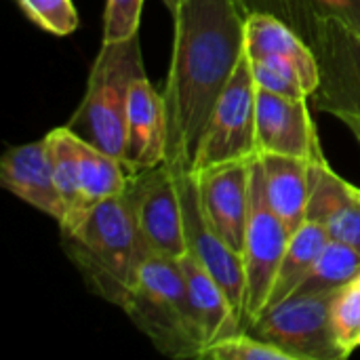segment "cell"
<instances>
[{"label": "cell", "instance_id": "obj_1", "mask_svg": "<svg viewBox=\"0 0 360 360\" xmlns=\"http://www.w3.org/2000/svg\"><path fill=\"white\" fill-rule=\"evenodd\" d=\"M247 8L240 0H179L173 11V55L162 89L167 160L190 173L209 114L245 53Z\"/></svg>", "mask_w": 360, "mask_h": 360}, {"label": "cell", "instance_id": "obj_2", "mask_svg": "<svg viewBox=\"0 0 360 360\" xmlns=\"http://www.w3.org/2000/svg\"><path fill=\"white\" fill-rule=\"evenodd\" d=\"M61 230V245L97 297L124 306L143 259L129 188L91 207Z\"/></svg>", "mask_w": 360, "mask_h": 360}, {"label": "cell", "instance_id": "obj_3", "mask_svg": "<svg viewBox=\"0 0 360 360\" xmlns=\"http://www.w3.org/2000/svg\"><path fill=\"white\" fill-rule=\"evenodd\" d=\"M120 310L165 356L200 359L205 333L177 259L146 255Z\"/></svg>", "mask_w": 360, "mask_h": 360}, {"label": "cell", "instance_id": "obj_4", "mask_svg": "<svg viewBox=\"0 0 360 360\" xmlns=\"http://www.w3.org/2000/svg\"><path fill=\"white\" fill-rule=\"evenodd\" d=\"M143 74L139 34L120 42H101L84 95L65 127L99 150L122 158L129 97L133 82Z\"/></svg>", "mask_w": 360, "mask_h": 360}, {"label": "cell", "instance_id": "obj_5", "mask_svg": "<svg viewBox=\"0 0 360 360\" xmlns=\"http://www.w3.org/2000/svg\"><path fill=\"white\" fill-rule=\"evenodd\" d=\"M255 110L257 84L253 80L251 59L243 53L234 74L209 114L190 173L255 158Z\"/></svg>", "mask_w": 360, "mask_h": 360}, {"label": "cell", "instance_id": "obj_6", "mask_svg": "<svg viewBox=\"0 0 360 360\" xmlns=\"http://www.w3.org/2000/svg\"><path fill=\"white\" fill-rule=\"evenodd\" d=\"M338 291L293 295L266 310L247 331L278 346L291 360H344L333 325L331 304Z\"/></svg>", "mask_w": 360, "mask_h": 360}, {"label": "cell", "instance_id": "obj_7", "mask_svg": "<svg viewBox=\"0 0 360 360\" xmlns=\"http://www.w3.org/2000/svg\"><path fill=\"white\" fill-rule=\"evenodd\" d=\"M316 65L319 86L314 105L335 118L360 114V34L342 19L314 11L308 38Z\"/></svg>", "mask_w": 360, "mask_h": 360}, {"label": "cell", "instance_id": "obj_8", "mask_svg": "<svg viewBox=\"0 0 360 360\" xmlns=\"http://www.w3.org/2000/svg\"><path fill=\"white\" fill-rule=\"evenodd\" d=\"M289 238H291L289 228L270 209L264 196L259 165L255 156L251 165V209H249V221H247L245 245H243V264H245L243 331H247L264 314Z\"/></svg>", "mask_w": 360, "mask_h": 360}, {"label": "cell", "instance_id": "obj_9", "mask_svg": "<svg viewBox=\"0 0 360 360\" xmlns=\"http://www.w3.org/2000/svg\"><path fill=\"white\" fill-rule=\"evenodd\" d=\"M129 196L133 205L141 253L179 259L188 253L177 175L160 165L131 177Z\"/></svg>", "mask_w": 360, "mask_h": 360}, {"label": "cell", "instance_id": "obj_10", "mask_svg": "<svg viewBox=\"0 0 360 360\" xmlns=\"http://www.w3.org/2000/svg\"><path fill=\"white\" fill-rule=\"evenodd\" d=\"M177 184H179L188 253L194 259H198L215 276V281L224 287V291L228 293V297L232 300L234 308L240 314V327H243V308H245L243 255L236 249H232L205 217L194 173L177 175Z\"/></svg>", "mask_w": 360, "mask_h": 360}, {"label": "cell", "instance_id": "obj_11", "mask_svg": "<svg viewBox=\"0 0 360 360\" xmlns=\"http://www.w3.org/2000/svg\"><path fill=\"white\" fill-rule=\"evenodd\" d=\"M308 97H285L257 89L255 146L259 154H285L310 162H325Z\"/></svg>", "mask_w": 360, "mask_h": 360}, {"label": "cell", "instance_id": "obj_12", "mask_svg": "<svg viewBox=\"0 0 360 360\" xmlns=\"http://www.w3.org/2000/svg\"><path fill=\"white\" fill-rule=\"evenodd\" d=\"M251 165L253 158L194 173L205 217L240 255L251 209Z\"/></svg>", "mask_w": 360, "mask_h": 360}, {"label": "cell", "instance_id": "obj_13", "mask_svg": "<svg viewBox=\"0 0 360 360\" xmlns=\"http://www.w3.org/2000/svg\"><path fill=\"white\" fill-rule=\"evenodd\" d=\"M245 53L251 61H264L295 76L310 97L319 86V65L310 42L274 13L255 11L247 15Z\"/></svg>", "mask_w": 360, "mask_h": 360}, {"label": "cell", "instance_id": "obj_14", "mask_svg": "<svg viewBox=\"0 0 360 360\" xmlns=\"http://www.w3.org/2000/svg\"><path fill=\"white\" fill-rule=\"evenodd\" d=\"M167 108L162 91H156L148 76H139L133 82L129 110L122 162L131 175L156 169L167 160Z\"/></svg>", "mask_w": 360, "mask_h": 360}, {"label": "cell", "instance_id": "obj_15", "mask_svg": "<svg viewBox=\"0 0 360 360\" xmlns=\"http://www.w3.org/2000/svg\"><path fill=\"white\" fill-rule=\"evenodd\" d=\"M0 184L13 196L49 215L57 224L65 219V205L55 184L46 135L4 152L0 158Z\"/></svg>", "mask_w": 360, "mask_h": 360}, {"label": "cell", "instance_id": "obj_16", "mask_svg": "<svg viewBox=\"0 0 360 360\" xmlns=\"http://www.w3.org/2000/svg\"><path fill=\"white\" fill-rule=\"evenodd\" d=\"M257 165L264 196L270 209L293 234L306 221L314 186V171L319 162L285 154H259Z\"/></svg>", "mask_w": 360, "mask_h": 360}, {"label": "cell", "instance_id": "obj_17", "mask_svg": "<svg viewBox=\"0 0 360 360\" xmlns=\"http://www.w3.org/2000/svg\"><path fill=\"white\" fill-rule=\"evenodd\" d=\"M306 219L321 224L331 240L360 253V188L340 177L329 162H319Z\"/></svg>", "mask_w": 360, "mask_h": 360}, {"label": "cell", "instance_id": "obj_18", "mask_svg": "<svg viewBox=\"0 0 360 360\" xmlns=\"http://www.w3.org/2000/svg\"><path fill=\"white\" fill-rule=\"evenodd\" d=\"M177 262H179L192 306L196 310L198 323L205 333V348L217 340L240 333L243 331L240 314L234 308L228 293L224 291V287L215 281V276L190 253L181 255Z\"/></svg>", "mask_w": 360, "mask_h": 360}, {"label": "cell", "instance_id": "obj_19", "mask_svg": "<svg viewBox=\"0 0 360 360\" xmlns=\"http://www.w3.org/2000/svg\"><path fill=\"white\" fill-rule=\"evenodd\" d=\"M74 152H76L78 207H76V213L59 228L70 226L97 202L122 194L129 188L131 177H133L120 158L99 150L97 146L84 141L76 133H74Z\"/></svg>", "mask_w": 360, "mask_h": 360}, {"label": "cell", "instance_id": "obj_20", "mask_svg": "<svg viewBox=\"0 0 360 360\" xmlns=\"http://www.w3.org/2000/svg\"><path fill=\"white\" fill-rule=\"evenodd\" d=\"M329 240L331 238H329L327 230L321 224L310 221V219H306L291 234L287 251H285L281 268H278V274H276V281H274V287L270 291L266 310H270V308L278 306L281 302L289 300L291 295H295V291L302 287V283L310 274L314 262L319 259V255L323 253V249L327 247Z\"/></svg>", "mask_w": 360, "mask_h": 360}, {"label": "cell", "instance_id": "obj_21", "mask_svg": "<svg viewBox=\"0 0 360 360\" xmlns=\"http://www.w3.org/2000/svg\"><path fill=\"white\" fill-rule=\"evenodd\" d=\"M360 278V253L356 249L340 243L329 240L319 259L314 262L310 274L295 291V295L308 293H325V291H340L350 283ZM293 297V295H291Z\"/></svg>", "mask_w": 360, "mask_h": 360}, {"label": "cell", "instance_id": "obj_22", "mask_svg": "<svg viewBox=\"0 0 360 360\" xmlns=\"http://www.w3.org/2000/svg\"><path fill=\"white\" fill-rule=\"evenodd\" d=\"M202 360H291V356L278 346L249 333L240 331L230 338L209 344L202 352Z\"/></svg>", "mask_w": 360, "mask_h": 360}, {"label": "cell", "instance_id": "obj_23", "mask_svg": "<svg viewBox=\"0 0 360 360\" xmlns=\"http://www.w3.org/2000/svg\"><path fill=\"white\" fill-rule=\"evenodd\" d=\"M331 325H333V335L346 356H350L354 350H359L360 278L335 293L333 304H331Z\"/></svg>", "mask_w": 360, "mask_h": 360}, {"label": "cell", "instance_id": "obj_24", "mask_svg": "<svg viewBox=\"0 0 360 360\" xmlns=\"http://www.w3.org/2000/svg\"><path fill=\"white\" fill-rule=\"evenodd\" d=\"M25 17L53 36H70L78 27L74 0H15Z\"/></svg>", "mask_w": 360, "mask_h": 360}, {"label": "cell", "instance_id": "obj_25", "mask_svg": "<svg viewBox=\"0 0 360 360\" xmlns=\"http://www.w3.org/2000/svg\"><path fill=\"white\" fill-rule=\"evenodd\" d=\"M143 0H105L101 42H120L139 34Z\"/></svg>", "mask_w": 360, "mask_h": 360}, {"label": "cell", "instance_id": "obj_26", "mask_svg": "<svg viewBox=\"0 0 360 360\" xmlns=\"http://www.w3.org/2000/svg\"><path fill=\"white\" fill-rule=\"evenodd\" d=\"M251 70H253V80H255L257 89H262V91H268L274 95H285V97H310L308 91L302 86V82L295 76H291L270 63L251 61Z\"/></svg>", "mask_w": 360, "mask_h": 360}, {"label": "cell", "instance_id": "obj_27", "mask_svg": "<svg viewBox=\"0 0 360 360\" xmlns=\"http://www.w3.org/2000/svg\"><path fill=\"white\" fill-rule=\"evenodd\" d=\"M312 11L329 13L360 34V0H308Z\"/></svg>", "mask_w": 360, "mask_h": 360}, {"label": "cell", "instance_id": "obj_28", "mask_svg": "<svg viewBox=\"0 0 360 360\" xmlns=\"http://www.w3.org/2000/svg\"><path fill=\"white\" fill-rule=\"evenodd\" d=\"M291 13V25L308 40L310 38V25H312V6L308 0H285Z\"/></svg>", "mask_w": 360, "mask_h": 360}, {"label": "cell", "instance_id": "obj_29", "mask_svg": "<svg viewBox=\"0 0 360 360\" xmlns=\"http://www.w3.org/2000/svg\"><path fill=\"white\" fill-rule=\"evenodd\" d=\"M243 6L247 8V13H255V11H268L274 13L278 17H283L289 25H291V13L285 0H240Z\"/></svg>", "mask_w": 360, "mask_h": 360}, {"label": "cell", "instance_id": "obj_30", "mask_svg": "<svg viewBox=\"0 0 360 360\" xmlns=\"http://www.w3.org/2000/svg\"><path fill=\"white\" fill-rule=\"evenodd\" d=\"M338 120H340L342 124L348 127V131L354 135V139L359 141L360 148V114H344V116H340Z\"/></svg>", "mask_w": 360, "mask_h": 360}, {"label": "cell", "instance_id": "obj_31", "mask_svg": "<svg viewBox=\"0 0 360 360\" xmlns=\"http://www.w3.org/2000/svg\"><path fill=\"white\" fill-rule=\"evenodd\" d=\"M177 2H179V0H162V4L169 8V13H171V15H173V11L177 8Z\"/></svg>", "mask_w": 360, "mask_h": 360}]
</instances>
